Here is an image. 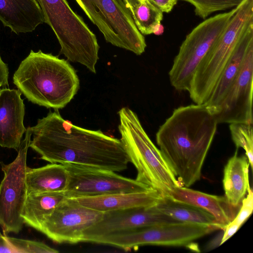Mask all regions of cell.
<instances>
[{
	"mask_svg": "<svg viewBox=\"0 0 253 253\" xmlns=\"http://www.w3.org/2000/svg\"><path fill=\"white\" fill-rule=\"evenodd\" d=\"M29 147L41 159L57 164H72L120 172L130 162L120 139L100 130H90L64 119L58 110L50 111L31 127Z\"/></svg>",
	"mask_w": 253,
	"mask_h": 253,
	"instance_id": "6da1fadb",
	"label": "cell"
},
{
	"mask_svg": "<svg viewBox=\"0 0 253 253\" xmlns=\"http://www.w3.org/2000/svg\"><path fill=\"white\" fill-rule=\"evenodd\" d=\"M218 124L205 104H195L176 108L160 126L157 143L182 186L189 187L200 179Z\"/></svg>",
	"mask_w": 253,
	"mask_h": 253,
	"instance_id": "7a4b0ae2",
	"label": "cell"
},
{
	"mask_svg": "<svg viewBox=\"0 0 253 253\" xmlns=\"http://www.w3.org/2000/svg\"><path fill=\"white\" fill-rule=\"evenodd\" d=\"M13 81L29 101L56 110L65 107L80 87L77 72L67 60L41 50H31Z\"/></svg>",
	"mask_w": 253,
	"mask_h": 253,
	"instance_id": "3957f363",
	"label": "cell"
},
{
	"mask_svg": "<svg viewBox=\"0 0 253 253\" xmlns=\"http://www.w3.org/2000/svg\"><path fill=\"white\" fill-rule=\"evenodd\" d=\"M118 115L120 140L130 162L137 170L135 179L163 196H168L174 187L182 184L145 132L136 113L124 107L119 111Z\"/></svg>",
	"mask_w": 253,
	"mask_h": 253,
	"instance_id": "277c9868",
	"label": "cell"
},
{
	"mask_svg": "<svg viewBox=\"0 0 253 253\" xmlns=\"http://www.w3.org/2000/svg\"><path fill=\"white\" fill-rule=\"evenodd\" d=\"M37 0L44 23L51 28L60 44V53L68 61L81 63L96 73L99 45L83 18L73 11L67 0Z\"/></svg>",
	"mask_w": 253,
	"mask_h": 253,
	"instance_id": "5b68a950",
	"label": "cell"
},
{
	"mask_svg": "<svg viewBox=\"0 0 253 253\" xmlns=\"http://www.w3.org/2000/svg\"><path fill=\"white\" fill-rule=\"evenodd\" d=\"M224 32L201 60L188 92L195 104L205 103L241 37L253 23V0H244L238 6Z\"/></svg>",
	"mask_w": 253,
	"mask_h": 253,
	"instance_id": "8992f818",
	"label": "cell"
},
{
	"mask_svg": "<svg viewBox=\"0 0 253 253\" xmlns=\"http://www.w3.org/2000/svg\"><path fill=\"white\" fill-rule=\"evenodd\" d=\"M238 9L211 17L196 26L186 37L169 73L171 85L179 91H188L201 60L224 32Z\"/></svg>",
	"mask_w": 253,
	"mask_h": 253,
	"instance_id": "52a82bcc",
	"label": "cell"
},
{
	"mask_svg": "<svg viewBox=\"0 0 253 253\" xmlns=\"http://www.w3.org/2000/svg\"><path fill=\"white\" fill-rule=\"evenodd\" d=\"M75 1L107 42L137 55L145 51V38L137 29L123 0Z\"/></svg>",
	"mask_w": 253,
	"mask_h": 253,
	"instance_id": "ba28073f",
	"label": "cell"
},
{
	"mask_svg": "<svg viewBox=\"0 0 253 253\" xmlns=\"http://www.w3.org/2000/svg\"><path fill=\"white\" fill-rule=\"evenodd\" d=\"M215 228L187 222L145 226L109 234L90 242L107 245L128 251L143 245L186 246L212 232Z\"/></svg>",
	"mask_w": 253,
	"mask_h": 253,
	"instance_id": "9c48e42d",
	"label": "cell"
},
{
	"mask_svg": "<svg viewBox=\"0 0 253 253\" xmlns=\"http://www.w3.org/2000/svg\"><path fill=\"white\" fill-rule=\"evenodd\" d=\"M31 136L29 126L15 160L1 165L4 176L0 183V226L4 234L18 233L24 224L21 215L27 195V155Z\"/></svg>",
	"mask_w": 253,
	"mask_h": 253,
	"instance_id": "30bf717a",
	"label": "cell"
},
{
	"mask_svg": "<svg viewBox=\"0 0 253 253\" xmlns=\"http://www.w3.org/2000/svg\"><path fill=\"white\" fill-rule=\"evenodd\" d=\"M63 165L68 175V185L64 191L68 198L77 199L153 189L136 179L123 176L115 171L72 164Z\"/></svg>",
	"mask_w": 253,
	"mask_h": 253,
	"instance_id": "8fae6325",
	"label": "cell"
},
{
	"mask_svg": "<svg viewBox=\"0 0 253 253\" xmlns=\"http://www.w3.org/2000/svg\"><path fill=\"white\" fill-rule=\"evenodd\" d=\"M103 213L66 197L46 216L40 231L57 243L82 242L84 231L100 221Z\"/></svg>",
	"mask_w": 253,
	"mask_h": 253,
	"instance_id": "7c38bea8",
	"label": "cell"
},
{
	"mask_svg": "<svg viewBox=\"0 0 253 253\" xmlns=\"http://www.w3.org/2000/svg\"><path fill=\"white\" fill-rule=\"evenodd\" d=\"M253 45L248 50L236 78L213 111L218 124H253Z\"/></svg>",
	"mask_w": 253,
	"mask_h": 253,
	"instance_id": "4fadbf2b",
	"label": "cell"
},
{
	"mask_svg": "<svg viewBox=\"0 0 253 253\" xmlns=\"http://www.w3.org/2000/svg\"><path fill=\"white\" fill-rule=\"evenodd\" d=\"M182 222L158 210L155 205L104 212L101 219L84 231L82 242L96 237L155 225Z\"/></svg>",
	"mask_w": 253,
	"mask_h": 253,
	"instance_id": "5bb4252c",
	"label": "cell"
},
{
	"mask_svg": "<svg viewBox=\"0 0 253 253\" xmlns=\"http://www.w3.org/2000/svg\"><path fill=\"white\" fill-rule=\"evenodd\" d=\"M18 89L0 90V146L18 151L23 134L25 105Z\"/></svg>",
	"mask_w": 253,
	"mask_h": 253,
	"instance_id": "9a60e30c",
	"label": "cell"
},
{
	"mask_svg": "<svg viewBox=\"0 0 253 253\" xmlns=\"http://www.w3.org/2000/svg\"><path fill=\"white\" fill-rule=\"evenodd\" d=\"M167 197L205 210L214 217L222 230L233 220L240 208L231 205L225 196L211 195L183 186L174 187Z\"/></svg>",
	"mask_w": 253,
	"mask_h": 253,
	"instance_id": "2e32d148",
	"label": "cell"
},
{
	"mask_svg": "<svg viewBox=\"0 0 253 253\" xmlns=\"http://www.w3.org/2000/svg\"><path fill=\"white\" fill-rule=\"evenodd\" d=\"M0 21L17 34L32 32L44 23L37 0H0Z\"/></svg>",
	"mask_w": 253,
	"mask_h": 253,
	"instance_id": "e0dca14e",
	"label": "cell"
},
{
	"mask_svg": "<svg viewBox=\"0 0 253 253\" xmlns=\"http://www.w3.org/2000/svg\"><path fill=\"white\" fill-rule=\"evenodd\" d=\"M253 45V23L245 31L205 104L213 113L236 78L248 50Z\"/></svg>",
	"mask_w": 253,
	"mask_h": 253,
	"instance_id": "ac0fdd59",
	"label": "cell"
},
{
	"mask_svg": "<svg viewBox=\"0 0 253 253\" xmlns=\"http://www.w3.org/2000/svg\"><path fill=\"white\" fill-rule=\"evenodd\" d=\"M163 196L158 191L151 189L141 192L116 193L76 199L84 206L104 213L129 208L155 206Z\"/></svg>",
	"mask_w": 253,
	"mask_h": 253,
	"instance_id": "d6986e66",
	"label": "cell"
},
{
	"mask_svg": "<svg viewBox=\"0 0 253 253\" xmlns=\"http://www.w3.org/2000/svg\"><path fill=\"white\" fill-rule=\"evenodd\" d=\"M246 156H238L237 151L224 167L223 186L225 197L232 206L240 208L250 187L249 168Z\"/></svg>",
	"mask_w": 253,
	"mask_h": 253,
	"instance_id": "ffe728a7",
	"label": "cell"
},
{
	"mask_svg": "<svg viewBox=\"0 0 253 253\" xmlns=\"http://www.w3.org/2000/svg\"><path fill=\"white\" fill-rule=\"evenodd\" d=\"M27 194L64 192L68 182L67 171L62 164L50 163L32 169L27 167Z\"/></svg>",
	"mask_w": 253,
	"mask_h": 253,
	"instance_id": "44dd1931",
	"label": "cell"
},
{
	"mask_svg": "<svg viewBox=\"0 0 253 253\" xmlns=\"http://www.w3.org/2000/svg\"><path fill=\"white\" fill-rule=\"evenodd\" d=\"M66 197L64 192L27 194L21 215L24 223L40 231L44 217Z\"/></svg>",
	"mask_w": 253,
	"mask_h": 253,
	"instance_id": "7402d4cb",
	"label": "cell"
},
{
	"mask_svg": "<svg viewBox=\"0 0 253 253\" xmlns=\"http://www.w3.org/2000/svg\"><path fill=\"white\" fill-rule=\"evenodd\" d=\"M163 213L182 222L192 223L220 229L214 217L205 210L185 203L163 196L155 205Z\"/></svg>",
	"mask_w": 253,
	"mask_h": 253,
	"instance_id": "603a6c76",
	"label": "cell"
},
{
	"mask_svg": "<svg viewBox=\"0 0 253 253\" xmlns=\"http://www.w3.org/2000/svg\"><path fill=\"white\" fill-rule=\"evenodd\" d=\"M130 13L137 29L144 35L153 33L163 18V13L148 0H140Z\"/></svg>",
	"mask_w": 253,
	"mask_h": 253,
	"instance_id": "cb8c5ba5",
	"label": "cell"
},
{
	"mask_svg": "<svg viewBox=\"0 0 253 253\" xmlns=\"http://www.w3.org/2000/svg\"><path fill=\"white\" fill-rule=\"evenodd\" d=\"M59 251L46 244L34 240L13 238L0 233V253H57Z\"/></svg>",
	"mask_w": 253,
	"mask_h": 253,
	"instance_id": "d4e9b609",
	"label": "cell"
},
{
	"mask_svg": "<svg viewBox=\"0 0 253 253\" xmlns=\"http://www.w3.org/2000/svg\"><path fill=\"white\" fill-rule=\"evenodd\" d=\"M229 130L232 139L237 149L245 150L252 169L253 166V124L231 123Z\"/></svg>",
	"mask_w": 253,
	"mask_h": 253,
	"instance_id": "484cf974",
	"label": "cell"
},
{
	"mask_svg": "<svg viewBox=\"0 0 253 253\" xmlns=\"http://www.w3.org/2000/svg\"><path fill=\"white\" fill-rule=\"evenodd\" d=\"M247 193V196L242 200L241 206L237 215L224 229V233L220 245L223 244L234 234L252 214L253 211V193L250 187Z\"/></svg>",
	"mask_w": 253,
	"mask_h": 253,
	"instance_id": "4316f807",
	"label": "cell"
},
{
	"mask_svg": "<svg viewBox=\"0 0 253 253\" xmlns=\"http://www.w3.org/2000/svg\"><path fill=\"white\" fill-rule=\"evenodd\" d=\"M195 7L196 15L205 19L212 13L235 7L244 0H184Z\"/></svg>",
	"mask_w": 253,
	"mask_h": 253,
	"instance_id": "83f0119b",
	"label": "cell"
},
{
	"mask_svg": "<svg viewBox=\"0 0 253 253\" xmlns=\"http://www.w3.org/2000/svg\"><path fill=\"white\" fill-rule=\"evenodd\" d=\"M156 6L163 13H169L171 11L179 0H148Z\"/></svg>",
	"mask_w": 253,
	"mask_h": 253,
	"instance_id": "f1b7e54d",
	"label": "cell"
},
{
	"mask_svg": "<svg viewBox=\"0 0 253 253\" xmlns=\"http://www.w3.org/2000/svg\"><path fill=\"white\" fill-rule=\"evenodd\" d=\"M8 67L2 60L0 55V84L2 86L8 84Z\"/></svg>",
	"mask_w": 253,
	"mask_h": 253,
	"instance_id": "f546056e",
	"label": "cell"
},
{
	"mask_svg": "<svg viewBox=\"0 0 253 253\" xmlns=\"http://www.w3.org/2000/svg\"><path fill=\"white\" fill-rule=\"evenodd\" d=\"M130 12L132 8L137 4L140 0H123Z\"/></svg>",
	"mask_w": 253,
	"mask_h": 253,
	"instance_id": "4dcf8cb0",
	"label": "cell"
},
{
	"mask_svg": "<svg viewBox=\"0 0 253 253\" xmlns=\"http://www.w3.org/2000/svg\"><path fill=\"white\" fill-rule=\"evenodd\" d=\"M164 30V27L161 23L156 27L153 33L156 35H160L163 33Z\"/></svg>",
	"mask_w": 253,
	"mask_h": 253,
	"instance_id": "1f68e13d",
	"label": "cell"
},
{
	"mask_svg": "<svg viewBox=\"0 0 253 253\" xmlns=\"http://www.w3.org/2000/svg\"><path fill=\"white\" fill-rule=\"evenodd\" d=\"M1 86H2V85L0 84V87H1Z\"/></svg>",
	"mask_w": 253,
	"mask_h": 253,
	"instance_id": "d6a6232c",
	"label": "cell"
}]
</instances>
